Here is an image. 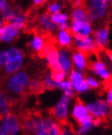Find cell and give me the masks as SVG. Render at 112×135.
Here are the masks:
<instances>
[{
    "label": "cell",
    "instance_id": "obj_38",
    "mask_svg": "<svg viewBox=\"0 0 112 135\" xmlns=\"http://www.w3.org/2000/svg\"><path fill=\"white\" fill-rule=\"evenodd\" d=\"M73 4V7H84V3L81 0H75L72 3Z\"/></svg>",
    "mask_w": 112,
    "mask_h": 135
},
{
    "label": "cell",
    "instance_id": "obj_16",
    "mask_svg": "<svg viewBox=\"0 0 112 135\" xmlns=\"http://www.w3.org/2000/svg\"><path fill=\"white\" fill-rule=\"evenodd\" d=\"M71 55L72 52L69 49H58V66L67 75L73 70Z\"/></svg>",
    "mask_w": 112,
    "mask_h": 135
},
{
    "label": "cell",
    "instance_id": "obj_31",
    "mask_svg": "<svg viewBox=\"0 0 112 135\" xmlns=\"http://www.w3.org/2000/svg\"><path fill=\"white\" fill-rule=\"evenodd\" d=\"M27 89L32 92H38L39 90L43 89L41 80L38 78L30 79Z\"/></svg>",
    "mask_w": 112,
    "mask_h": 135
},
{
    "label": "cell",
    "instance_id": "obj_37",
    "mask_svg": "<svg viewBox=\"0 0 112 135\" xmlns=\"http://www.w3.org/2000/svg\"><path fill=\"white\" fill-rule=\"evenodd\" d=\"M70 21L63 23L61 25L57 26V30H66V31H70Z\"/></svg>",
    "mask_w": 112,
    "mask_h": 135
},
{
    "label": "cell",
    "instance_id": "obj_33",
    "mask_svg": "<svg viewBox=\"0 0 112 135\" xmlns=\"http://www.w3.org/2000/svg\"><path fill=\"white\" fill-rule=\"evenodd\" d=\"M75 130L72 129V127L68 124H63L61 126L60 133L58 135H75Z\"/></svg>",
    "mask_w": 112,
    "mask_h": 135
},
{
    "label": "cell",
    "instance_id": "obj_4",
    "mask_svg": "<svg viewBox=\"0 0 112 135\" xmlns=\"http://www.w3.org/2000/svg\"><path fill=\"white\" fill-rule=\"evenodd\" d=\"M0 133L2 135H21L22 132L20 119L11 112L0 116Z\"/></svg>",
    "mask_w": 112,
    "mask_h": 135
},
{
    "label": "cell",
    "instance_id": "obj_36",
    "mask_svg": "<svg viewBox=\"0 0 112 135\" xmlns=\"http://www.w3.org/2000/svg\"><path fill=\"white\" fill-rule=\"evenodd\" d=\"M11 4L6 0H0V13L4 12L6 10L9 8Z\"/></svg>",
    "mask_w": 112,
    "mask_h": 135
},
{
    "label": "cell",
    "instance_id": "obj_43",
    "mask_svg": "<svg viewBox=\"0 0 112 135\" xmlns=\"http://www.w3.org/2000/svg\"><path fill=\"white\" fill-rule=\"evenodd\" d=\"M111 115H112V109H111Z\"/></svg>",
    "mask_w": 112,
    "mask_h": 135
},
{
    "label": "cell",
    "instance_id": "obj_32",
    "mask_svg": "<svg viewBox=\"0 0 112 135\" xmlns=\"http://www.w3.org/2000/svg\"><path fill=\"white\" fill-rule=\"evenodd\" d=\"M52 77L53 79L55 80L56 83H58V82H61L63 80L67 79V74H66L64 71L58 70H56V71H52Z\"/></svg>",
    "mask_w": 112,
    "mask_h": 135
},
{
    "label": "cell",
    "instance_id": "obj_9",
    "mask_svg": "<svg viewBox=\"0 0 112 135\" xmlns=\"http://www.w3.org/2000/svg\"><path fill=\"white\" fill-rule=\"evenodd\" d=\"M61 124L51 115L42 116L35 135H58Z\"/></svg>",
    "mask_w": 112,
    "mask_h": 135
},
{
    "label": "cell",
    "instance_id": "obj_17",
    "mask_svg": "<svg viewBox=\"0 0 112 135\" xmlns=\"http://www.w3.org/2000/svg\"><path fill=\"white\" fill-rule=\"evenodd\" d=\"M71 61L73 69L77 70L79 71L85 72V70L89 66V57H87V54L81 52H79L76 50L72 52Z\"/></svg>",
    "mask_w": 112,
    "mask_h": 135
},
{
    "label": "cell",
    "instance_id": "obj_5",
    "mask_svg": "<svg viewBox=\"0 0 112 135\" xmlns=\"http://www.w3.org/2000/svg\"><path fill=\"white\" fill-rule=\"evenodd\" d=\"M89 114L93 119L103 120L111 115L112 107L102 98H97L85 103Z\"/></svg>",
    "mask_w": 112,
    "mask_h": 135
},
{
    "label": "cell",
    "instance_id": "obj_10",
    "mask_svg": "<svg viewBox=\"0 0 112 135\" xmlns=\"http://www.w3.org/2000/svg\"><path fill=\"white\" fill-rule=\"evenodd\" d=\"M92 38L97 49H104L108 46L110 42V30L106 26H99L94 28Z\"/></svg>",
    "mask_w": 112,
    "mask_h": 135
},
{
    "label": "cell",
    "instance_id": "obj_25",
    "mask_svg": "<svg viewBox=\"0 0 112 135\" xmlns=\"http://www.w3.org/2000/svg\"><path fill=\"white\" fill-rule=\"evenodd\" d=\"M56 89H59L60 91L62 92V95L66 96L69 98L73 99L75 97V92L73 91V89H72V86L70 83V81L68 79H65L61 82H58L56 83Z\"/></svg>",
    "mask_w": 112,
    "mask_h": 135
},
{
    "label": "cell",
    "instance_id": "obj_27",
    "mask_svg": "<svg viewBox=\"0 0 112 135\" xmlns=\"http://www.w3.org/2000/svg\"><path fill=\"white\" fill-rule=\"evenodd\" d=\"M42 87L45 89L52 90L56 89V82L52 77V72L51 70L46 72L41 80Z\"/></svg>",
    "mask_w": 112,
    "mask_h": 135
},
{
    "label": "cell",
    "instance_id": "obj_15",
    "mask_svg": "<svg viewBox=\"0 0 112 135\" xmlns=\"http://www.w3.org/2000/svg\"><path fill=\"white\" fill-rule=\"evenodd\" d=\"M70 116L76 124L80 123L89 115L85 103L80 100H76L70 109Z\"/></svg>",
    "mask_w": 112,
    "mask_h": 135
},
{
    "label": "cell",
    "instance_id": "obj_2",
    "mask_svg": "<svg viewBox=\"0 0 112 135\" xmlns=\"http://www.w3.org/2000/svg\"><path fill=\"white\" fill-rule=\"evenodd\" d=\"M29 80L30 76L27 71L21 70L7 78L4 83L5 90L10 96H18L26 91Z\"/></svg>",
    "mask_w": 112,
    "mask_h": 135
},
{
    "label": "cell",
    "instance_id": "obj_6",
    "mask_svg": "<svg viewBox=\"0 0 112 135\" xmlns=\"http://www.w3.org/2000/svg\"><path fill=\"white\" fill-rule=\"evenodd\" d=\"M72 100L73 99L62 95L52 108L51 116L61 124L66 122L70 114Z\"/></svg>",
    "mask_w": 112,
    "mask_h": 135
},
{
    "label": "cell",
    "instance_id": "obj_42",
    "mask_svg": "<svg viewBox=\"0 0 112 135\" xmlns=\"http://www.w3.org/2000/svg\"><path fill=\"white\" fill-rule=\"evenodd\" d=\"M4 20H3V17H2V15H1V13H0V29H1L3 26V25H4Z\"/></svg>",
    "mask_w": 112,
    "mask_h": 135
},
{
    "label": "cell",
    "instance_id": "obj_12",
    "mask_svg": "<svg viewBox=\"0 0 112 135\" xmlns=\"http://www.w3.org/2000/svg\"><path fill=\"white\" fill-rule=\"evenodd\" d=\"M41 118L42 116L38 114L26 115L23 120L21 121L22 133L24 135H35Z\"/></svg>",
    "mask_w": 112,
    "mask_h": 135
},
{
    "label": "cell",
    "instance_id": "obj_18",
    "mask_svg": "<svg viewBox=\"0 0 112 135\" xmlns=\"http://www.w3.org/2000/svg\"><path fill=\"white\" fill-rule=\"evenodd\" d=\"M38 24L40 29L46 34L52 35L58 30L57 26L51 20V15H49L47 12L39 14L38 17Z\"/></svg>",
    "mask_w": 112,
    "mask_h": 135
},
{
    "label": "cell",
    "instance_id": "obj_41",
    "mask_svg": "<svg viewBox=\"0 0 112 135\" xmlns=\"http://www.w3.org/2000/svg\"><path fill=\"white\" fill-rule=\"evenodd\" d=\"M107 58H108V61L110 62V65L112 66V51L107 52Z\"/></svg>",
    "mask_w": 112,
    "mask_h": 135
},
{
    "label": "cell",
    "instance_id": "obj_22",
    "mask_svg": "<svg viewBox=\"0 0 112 135\" xmlns=\"http://www.w3.org/2000/svg\"><path fill=\"white\" fill-rule=\"evenodd\" d=\"M93 128H95L93 124V118L89 115L83 121L77 124L75 132L78 135H87L93 129Z\"/></svg>",
    "mask_w": 112,
    "mask_h": 135
},
{
    "label": "cell",
    "instance_id": "obj_1",
    "mask_svg": "<svg viewBox=\"0 0 112 135\" xmlns=\"http://www.w3.org/2000/svg\"><path fill=\"white\" fill-rule=\"evenodd\" d=\"M110 0H89L84 3L89 19L91 22L102 21L108 17L110 12Z\"/></svg>",
    "mask_w": 112,
    "mask_h": 135
},
{
    "label": "cell",
    "instance_id": "obj_34",
    "mask_svg": "<svg viewBox=\"0 0 112 135\" xmlns=\"http://www.w3.org/2000/svg\"><path fill=\"white\" fill-rule=\"evenodd\" d=\"M7 61V50H0V68H3Z\"/></svg>",
    "mask_w": 112,
    "mask_h": 135
},
{
    "label": "cell",
    "instance_id": "obj_39",
    "mask_svg": "<svg viewBox=\"0 0 112 135\" xmlns=\"http://www.w3.org/2000/svg\"><path fill=\"white\" fill-rule=\"evenodd\" d=\"M46 2L44 1V0H34L33 2H32V3H33L34 6L35 7H40L42 5H43Z\"/></svg>",
    "mask_w": 112,
    "mask_h": 135
},
{
    "label": "cell",
    "instance_id": "obj_21",
    "mask_svg": "<svg viewBox=\"0 0 112 135\" xmlns=\"http://www.w3.org/2000/svg\"><path fill=\"white\" fill-rule=\"evenodd\" d=\"M47 44V40L45 37L41 34H35L30 38L28 46L30 51L35 53L40 54L44 47Z\"/></svg>",
    "mask_w": 112,
    "mask_h": 135
},
{
    "label": "cell",
    "instance_id": "obj_3",
    "mask_svg": "<svg viewBox=\"0 0 112 135\" xmlns=\"http://www.w3.org/2000/svg\"><path fill=\"white\" fill-rule=\"evenodd\" d=\"M7 61L3 67V71L6 75L9 76L22 70L25 62V56L23 51L16 46H12L7 49Z\"/></svg>",
    "mask_w": 112,
    "mask_h": 135
},
{
    "label": "cell",
    "instance_id": "obj_29",
    "mask_svg": "<svg viewBox=\"0 0 112 135\" xmlns=\"http://www.w3.org/2000/svg\"><path fill=\"white\" fill-rule=\"evenodd\" d=\"M85 82L87 85L89 86V88L93 90H97L101 88V82L99 80L98 78H96L91 74L85 75Z\"/></svg>",
    "mask_w": 112,
    "mask_h": 135
},
{
    "label": "cell",
    "instance_id": "obj_7",
    "mask_svg": "<svg viewBox=\"0 0 112 135\" xmlns=\"http://www.w3.org/2000/svg\"><path fill=\"white\" fill-rule=\"evenodd\" d=\"M89 70L90 74L98 78L101 82H110L112 79V66L108 65L103 59L96 58L92 61Z\"/></svg>",
    "mask_w": 112,
    "mask_h": 135
},
{
    "label": "cell",
    "instance_id": "obj_26",
    "mask_svg": "<svg viewBox=\"0 0 112 135\" xmlns=\"http://www.w3.org/2000/svg\"><path fill=\"white\" fill-rule=\"evenodd\" d=\"M10 112V102L9 98L6 93L0 89V116Z\"/></svg>",
    "mask_w": 112,
    "mask_h": 135
},
{
    "label": "cell",
    "instance_id": "obj_35",
    "mask_svg": "<svg viewBox=\"0 0 112 135\" xmlns=\"http://www.w3.org/2000/svg\"><path fill=\"white\" fill-rule=\"evenodd\" d=\"M105 101L108 103L110 106L112 107V87H109V88L106 90Z\"/></svg>",
    "mask_w": 112,
    "mask_h": 135
},
{
    "label": "cell",
    "instance_id": "obj_23",
    "mask_svg": "<svg viewBox=\"0 0 112 135\" xmlns=\"http://www.w3.org/2000/svg\"><path fill=\"white\" fill-rule=\"evenodd\" d=\"M69 16L70 21H90L84 7H73Z\"/></svg>",
    "mask_w": 112,
    "mask_h": 135
},
{
    "label": "cell",
    "instance_id": "obj_40",
    "mask_svg": "<svg viewBox=\"0 0 112 135\" xmlns=\"http://www.w3.org/2000/svg\"><path fill=\"white\" fill-rule=\"evenodd\" d=\"M93 124L94 127H98L101 124V120H99V119H93Z\"/></svg>",
    "mask_w": 112,
    "mask_h": 135
},
{
    "label": "cell",
    "instance_id": "obj_14",
    "mask_svg": "<svg viewBox=\"0 0 112 135\" xmlns=\"http://www.w3.org/2000/svg\"><path fill=\"white\" fill-rule=\"evenodd\" d=\"M21 30L16 28L10 23H5L0 29V42L11 44L14 42L20 35Z\"/></svg>",
    "mask_w": 112,
    "mask_h": 135
},
{
    "label": "cell",
    "instance_id": "obj_19",
    "mask_svg": "<svg viewBox=\"0 0 112 135\" xmlns=\"http://www.w3.org/2000/svg\"><path fill=\"white\" fill-rule=\"evenodd\" d=\"M55 43L59 49H70L73 45V35L70 31L57 30L55 33Z\"/></svg>",
    "mask_w": 112,
    "mask_h": 135
},
{
    "label": "cell",
    "instance_id": "obj_13",
    "mask_svg": "<svg viewBox=\"0 0 112 135\" xmlns=\"http://www.w3.org/2000/svg\"><path fill=\"white\" fill-rule=\"evenodd\" d=\"M93 26L91 21H70V32L73 35L79 37L92 36Z\"/></svg>",
    "mask_w": 112,
    "mask_h": 135
},
{
    "label": "cell",
    "instance_id": "obj_8",
    "mask_svg": "<svg viewBox=\"0 0 112 135\" xmlns=\"http://www.w3.org/2000/svg\"><path fill=\"white\" fill-rule=\"evenodd\" d=\"M67 79L70 81L75 93L82 95L90 91V89L85 82V72L73 69L68 74Z\"/></svg>",
    "mask_w": 112,
    "mask_h": 135
},
{
    "label": "cell",
    "instance_id": "obj_44",
    "mask_svg": "<svg viewBox=\"0 0 112 135\" xmlns=\"http://www.w3.org/2000/svg\"><path fill=\"white\" fill-rule=\"evenodd\" d=\"M0 135H2V134H1V133H0Z\"/></svg>",
    "mask_w": 112,
    "mask_h": 135
},
{
    "label": "cell",
    "instance_id": "obj_28",
    "mask_svg": "<svg viewBox=\"0 0 112 135\" xmlns=\"http://www.w3.org/2000/svg\"><path fill=\"white\" fill-rule=\"evenodd\" d=\"M51 20L57 26L61 25V24H63V23L70 21L69 14L65 12H58L57 14L52 15Z\"/></svg>",
    "mask_w": 112,
    "mask_h": 135
},
{
    "label": "cell",
    "instance_id": "obj_30",
    "mask_svg": "<svg viewBox=\"0 0 112 135\" xmlns=\"http://www.w3.org/2000/svg\"><path fill=\"white\" fill-rule=\"evenodd\" d=\"M62 9H63V4L61 2L53 1V2H49L47 4V12L51 16L62 12Z\"/></svg>",
    "mask_w": 112,
    "mask_h": 135
},
{
    "label": "cell",
    "instance_id": "obj_24",
    "mask_svg": "<svg viewBox=\"0 0 112 135\" xmlns=\"http://www.w3.org/2000/svg\"><path fill=\"white\" fill-rule=\"evenodd\" d=\"M7 23L12 24L16 28L21 30L26 26L27 16L21 11H17L13 15V17L10 19V21Z\"/></svg>",
    "mask_w": 112,
    "mask_h": 135
},
{
    "label": "cell",
    "instance_id": "obj_20",
    "mask_svg": "<svg viewBox=\"0 0 112 135\" xmlns=\"http://www.w3.org/2000/svg\"><path fill=\"white\" fill-rule=\"evenodd\" d=\"M46 64L49 67L51 71L58 70V47L52 45L43 56Z\"/></svg>",
    "mask_w": 112,
    "mask_h": 135
},
{
    "label": "cell",
    "instance_id": "obj_11",
    "mask_svg": "<svg viewBox=\"0 0 112 135\" xmlns=\"http://www.w3.org/2000/svg\"><path fill=\"white\" fill-rule=\"evenodd\" d=\"M73 45L76 51L84 52L87 55L89 53H93L98 49L92 36L79 37L73 35Z\"/></svg>",
    "mask_w": 112,
    "mask_h": 135
},
{
    "label": "cell",
    "instance_id": "obj_45",
    "mask_svg": "<svg viewBox=\"0 0 112 135\" xmlns=\"http://www.w3.org/2000/svg\"><path fill=\"white\" fill-rule=\"evenodd\" d=\"M75 135H78V134H75Z\"/></svg>",
    "mask_w": 112,
    "mask_h": 135
}]
</instances>
